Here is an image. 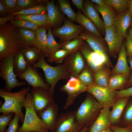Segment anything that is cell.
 Listing matches in <instances>:
<instances>
[{"label": "cell", "instance_id": "6da1fadb", "mask_svg": "<svg viewBox=\"0 0 132 132\" xmlns=\"http://www.w3.org/2000/svg\"><path fill=\"white\" fill-rule=\"evenodd\" d=\"M30 90V88H23L18 91L12 93L5 91L0 88V97L3 98L4 102L0 108V112L7 114L14 113L19 116L20 121L22 123L24 115L22 108L24 107L26 97Z\"/></svg>", "mask_w": 132, "mask_h": 132}, {"label": "cell", "instance_id": "7a4b0ae2", "mask_svg": "<svg viewBox=\"0 0 132 132\" xmlns=\"http://www.w3.org/2000/svg\"><path fill=\"white\" fill-rule=\"evenodd\" d=\"M22 47L16 28L8 22L0 26V61Z\"/></svg>", "mask_w": 132, "mask_h": 132}, {"label": "cell", "instance_id": "3957f363", "mask_svg": "<svg viewBox=\"0 0 132 132\" xmlns=\"http://www.w3.org/2000/svg\"><path fill=\"white\" fill-rule=\"evenodd\" d=\"M45 57L43 55L39 60L32 66L35 68H40L43 70L46 81L50 87V91L53 95L55 87L58 81L62 79H69L71 75L64 63L61 65L52 66L47 63Z\"/></svg>", "mask_w": 132, "mask_h": 132}, {"label": "cell", "instance_id": "277c9868", "mask_svg": "<svg viewBox=\"0 0 132 132\" xmlns=\"http://www.w3.org/2000/svg\"><path fill=\"white\" fill-rule=\"evenodd\" d=\"M24 107L25 112L24 120L17 132H49L34 108L29 92L26 97Z\"/></svg>", "mask_w": 132, "mask_h": 132}, {"label": "cell", "instance_id": "5b68a950", "mask_svg": "<svg viewBox=\"0 0 132 132\" xmlns=\"http://www.w3.org/2000/svg\"><path fill=\"white\" fill-rule=\"evenodd\" d=\"M102 108L94 97L88 95L76 111V120L83 126L90 125Z\"/></svg>", "mask_w": 132, "mask_h": 132}, {"label": "cell", "instance_id": "8992f818", "mask_svg": "<svg viewBox=\"0 0 132 132\" xmlns=\"http://www.w3.org/2000/svg\"><path fill=\"white\" fill-rule=\"evenodd\" d=\"M14 54H12L0 61V77L5 81L6 84L3 89L5 91L11 92L13 88L25 85V82H20L16 78L18 75L14 71L13 61Z\"/></svg>", "mask_w": 132, "mask_h": 132}, {"label": "cell", "instance_id": "52a82bcc", "mask_svg": "<svg viewBox=\"0 0 132 132\" xmlns=\"http://www.w3.org/2000/svg\"><path fill=\"white\" fill-rule=\"evenodd\" d=\"M79 50L86 60L88 66L94 73L105 67L108 63V57L95 51L85 43Z\"/></svg>", "mask_w": 132, "mask_h": 132}, {"label": "cell", "instance_id": "ba28073f", "mask_svg": "<svg viewBox=\"0 0 132 132\" xmlns=\"http://www.w3.org/2000/svg\"><path fill=\"white\" fill-rule=\"evenodd\" d=\"M88 87L82 83L77 77L71 76L66 83L61 87L60 90L66 93L67 97L64 107L66 110L73 103L74 100L80 94L87 91Z\"/></svg>", "mask_w": 132, "mask_h": 132}, {"label": "cell", "instance_id": "9c48e42d", "mask_svg": "<svg viewBox=\"0 0 132 132\" xmlns=\"http://www.w3.org/2000/svg\"><path fill=\"white\" fill-rule=\"evenodd\" d=\"M30 92L34 108L38 114L54 102L49 89L41 87H33Z\"/></svg>", "mask_w": 132, "mask_h": 132}, {"label": "cell", "instance_id": "30bf717a", "mask_svg": "<svg viewBox=\"0 0 132 132\" xmlns=\"http://www.w3.org/2000/svg\"><path fill=\"white\" fill-rule=\"evenodd\" d=\"M76 111H69L61 114L57 118L54 132H78L83 126L76 119Z\"/></svg>", "mask_w": 132, "mask_h": 132}, {"label": "cell", "instance_id": "8fae6325", "mask_svg": "<svg viewBox=\"0 0 132 132\" xmlns=\"http://www.w3.org/2000/svg\"><path fill=\"white\" fill-rule=\"evenodd\" d=\"M115 90L94 85L88 87L87 91L93 96L103 108L112 107L117 98Z\"/></svg>", "mask_w": 132, "mask_h": 132}, {"label": "cell", "instance_id": "7c38bea8", "mask_svg": "<svg viewBox=\"0 0 132 132\" xmlns=\"http://www.w3.org/2000/svg\"><path fill=\"white\" fill-rule=\"evenodd\" d=\"M84 30L80 25L75 24L66 19L61 26L52 30V31L53 35L59 38L63 42L78 37Z\"/></svg>", "mask_w": 132, "mask_h": 132}, {"label": "cell", "instance_id": "4fadbf2b", "mask_svg": "<svg viewBox=\"0 0 132 132\" xmlns=\"http://www.w3.org/2000/svg\"><path fill=\"white\" fill-rule=\"evenodd\" d=\"M18 76L20 79L25 80L28 84L33 88L41 87L50 89L49 85L45 82L37 68L28 64L26 70L23 73L19 74Z\"/></svg>", "mask_w": 132, "mask_h": 132}, {"label": "cell", "instance_id": "5bb4252c", "mask_svg": "<svg viewBox=\"0 0 132 132\" xmlns=\"http://www.w3.org/2000/svg\"><path fill=\"white\" fill-rule=\"evenodd\" d=\"M71 76L77 77L85 66L83 56L79 49L69 55L64 63Z\"/></svg>", "mask_w": 132, "mask_h": 132}, {"label": "cell", "instance_id": "9a60e30c", "mask_svg": "<svg viewBox=\"0 0 132 132\" xmlns=\"http://www.w3.org/2000/svg\"><path fill=\"white\" fill-rule=\"evenodd\" d=\"M58 110V105L54 102L38 114L48 129L51 132L54 131Z\"/></svg>", "mask_w": 132, "mask_h": 132}, {"label": "cell", "instance_id": "2e32d148", "mask_svg": "<svg viewBox=\"0 0 132 132\" xmlns=\"http://www.w3.org/2000/svg\"><path fill=\"white\" fill-rule=\"evenodd\" d=\"M110 108H103L93 122L88 132H103L111 125Z\"/></svg>", "mask_w": 132, "mask_h": 132}, {"label": "cell", "instance_id": "e0dca14e", "mask_svg": "<svg viewBox=\"0 0 132 132\" xmlns=\"http://www.w3.org/2000/svg\"><path fill=\"white\" fill-rule=\"evenodd\" d=\"M105 28L104 39L107 44L109 52L111 54L119 52L123 38L116 33L113 25L110 27L105 26Z\"/></svg>", "mask_w": 132, "mask_h": 132}, {"label": "cell", "instance_id": "ac0fdd59", "mask_svg": "<svg viewBox=\"0 0 132 132\" xmlns=\"http://www.w3.org/2000/svg\"><path fill=\"white\" fill-rule=\"evenodd\" d=\"M78 37L85 41L93 50L108 57L106 48L102 39L87 31H83Z\"/></svg>", "mask_w": 132, "mask_h": 132}, {"label": "cell", "instance_id": "d6986e66", "mask_svg": "<svg viewBox=\"0 0 132 132\" xmlns=\"http://www.w3.org/2000/svg\"><path fill=\"white\" fill-rule=\"evenodd\" d=\"M92 3L89 0L84 1V14L93 23L99 30L105 31L103 21L100 17L98 11Z\"/></svg>", "mask_w": 132, "mask_h": 132}, {"label": "cell", "instance_id": "ffe728a7", "mask_svg": "<svg viewBox=\"0 0 132 132\" xmlns=\"http://www.w3.org/2000/svg\"><path fill=\"white\" fill-rule=\"evenodd\" d=\"M132 21V17L128 9L119 14L113 25L116 32L123 38L125 37L127 31Z\"/></svg>", "mask_w": 132, "mask_h": 132}, {"label": "cell", "instance_id": "44dd1931", "mask_svg": "<svg viewBox=\"0 0 132 132\" xmlns=\"http://www.w3.org/2000/svg\"><path fill=\"white\" fill-rule=\"evenodd\" d=\"M47 13L51 26L55 28L63 20V17L54 0H49L46 4Z\"/></svg>", "mask_w": 132, "mask_h": 132}, {"label": "cell", "instance_id": "7402d4cb", "mask_svg": "<svg viewBox=\"0 0 132 132\" xmlns=\"http://www.w3.org/2000/svg\"><path fill=\"white\" fill-rule=\"evenodd\" d=\"M125 44H122L116 65L112 71L113 74L122 73L130 75V70L127 63Z\"/></svg>", "mask_w": 132, "mask_h": 132}, {"label": "cell", "instance_id": "603a6c76", "mask_svg": "<svg viewBox=\"0 0 132 132\" xmlns=\"http://www.w3.org/2000/svg\"><path fill=\"white\" fill-rule=\"evenodd\" d=\"M94 6L101 15L105 26L113 25L118 16L115 11L110 6L106 4L101 6L97 5Z\"/></svg>", "mask_w": 132, "mask_h": 132}, {"label": "cell", "instance_id": "cb8c5ba5", "mask_svg": "<svg viewBox=\"0 0 132 132\" xmlns=\"http://www.w3.org/2000/svg\"><path fill=\"white\" fill-rule=\"evenodd\" d=\"M48 27H39L35 31V38L33 46L41 51L46 57H49V55L47 47V37L46 31Z\"/></svg>", "mask_w": 132, "mask_h": 132}, {"label": "cell", "instance_id": "d4e9b609", "mask_svg": "<svg viewBox=\"0 0 132 132\" xmlns=\"http://www.w3.org/2000/svg\"><path fill=\"white\" fill-rule=\"evenodd\" d=\"M75 21L82 26L86 31L102 39L99 30L93 23L79 10L76 13Z\"/></svg>", "mask_w": 132, "mask_h": 132}, {"label": "cell", "instance_id": "484cf974", "mask_svg": "<svg viewBox=\"0 0 132 132\" xmlns=\"http://www.w3.org/2000/svg\"><path fill=\"white\" fill-rule=\"evenodd\" d=\"M129 97L118 99L113 106L110 111V120L111 124H114L119 121L122 113L128 102Z\"/></svg>", "mask_w": 132, "mask_h": 132}, {"label": "cell", "instance_id": "4316f807", "mask_svg": "<svg viewBox=\"0 0 132 132\" xmlns=\"http://www.w3.org/2000/svg\"><path fill=\"white\" fill-rule=\"evenodd\" d=\"M13 19L27 20L40 26H51L47 13L30 15H14Z\"/></svg>", "mask_w": 132, "mask_h": 132}, {"label": "cell", "instance_id": "83f0119b", "mask_svg": "<svg viewBox=\"0 0 132 132\" xmlns=\"http://www.w3.org/2000/svg\"><path fill=\"white\" fill-rule=\"evenodd\" d=\"M20 50L27 64L32 66L38 61L44 54L41 51L34 46L22 47Z\"/></svg>", "mask_w": 132, "mask_h": 132}, {"label": "cell", "instance_id": "f1b7e54d", "mask_svg": "<svg viewBox=\"0 0 132 132\" xmlns=\"http://www.w3.org/2000/svg\"><path fill=\"white\" fill-rule=\"evenodd\" d=\"M22 47L34 46L35 38V31L22 28H16Z\"/></svg>", "mask_w": 132, "mask_h": 132}, {"label": "cell", "instance_id": "f546056e", "mask_svg": "<svg viewBox=\"0 0 132 132\" xmlns=\"http://www.w3.org/2000/svg\"><path fill=\"white\" fill-rule=\"evenodd\" d=\"M109 72L105 67L99 69L94 73L95 85L104 88H109Z\"/></svg>", "mask_w": 132, "mask_h": 132}, {"label": "cell", "instance_id": "4dcf8cb0", "mask_svg": "<svg viewBox=\"0 0 132 132\" xmlns=\"http://www.w3.org/2000/svg\"><path fill=\"white\" fill-rule=\"evenodd\" d=\"M13 65L14 72L17 75L23 73L27 68L28 64L24 58L20 49L14 55Z\"/></svg>", "mask_w": 132, "mask_h": 132}, {"label": "cell", "instance_id": "1f68e13d", "mask_svg": "<svg viewBox=\"0 0 132 132\" xmlns=\"http://www.w3.org/2000/svg\"><path fill=\"white\" fill-rule=\"evenodd\" d=\"M130 75L122 73L113 74L110 77L109 88L115 90L127 83Z\"/></svg>", "mask_w": 132, "mask_h": 132}, {"label": "cell", "instance_id": "d6a6232c", "mask_svg": "<svg viewBox=\"0 0 132 132\" xmlns=\"http://www.w3.org/2000/svg\"><path fill=\"white\" fill-rule=\"evenodd\" d=\"M60 10L66 15L68 20L73 22L75 21L76 13L71 7L69 1L66 0H58Z\"/></svg>", "mask_w": 132, "mask_h": 132}, {"label": "cell", "instance_id": "836d02e7", "mask_svg": "<svg viewBox=\"0 0 132 132\" xmlns=\"http://www.w3.org/2000/svg\"><path fill=\"white\" fill-rule=\"evenodd\" d=\"M51 27L47 28V49L49 55L53 54L61 48V44L59 43L55 40L52 33Z\"/></svg>", "mask_w": 132, "mask_h": 132}, {"label": "cell", "instance_id": "e575fe53", "mask_svg": "<svg viewBox=\"0 0 132 132\" xmlns=\"http://www.w3.org/2000/svg\"><path fill=\"white\" fill-rule=\"evenodd\" d=\"M105 4L111 7L119 14L128 9V0H104Z\"/></svg>", "mask_w": 132, "mask_h": 132}, {"label": "cell", "instance_id": "d590c367", "mask_svg": "<svg viewBox=\"0 0 132 132\" xmlns=\"http://www.w3.org/2000/svg\"><path fill=\"white\" fill-rule=\"evenodd\" d=\"M84 40L82 38L78 37L72 40L62 42L61 43V48L72 53L79 49L84 43Z\"/></svg>", "mask_w": 132, "mask_h": 132}, {"label": "cell", "instance_id": "8d00e7d4", "mask_svg": "<svg viewBox=\"0 0 132 132\" xmlns=\"http://www.w3.org/2000/svg\"><path fill=\"white\" fill-rule=\"evenodd\" d=\"M47 12L46 6L38 4L25 10L14 12L11 14L14 15H30L44 13Z\"/></svg>", "mask_w": 132, "mask_h": 132}, {"label": "cell", "instance_id": "74e56055", "mask_svg": "<svg viewBox=\"0 0 132 132\" xmlns=\"http://www.w3.org/2000/svg\"><path fill=\"white\" fill-rule=\"evenodd\" d=\"M89 68L86 65L81 73L77 77L83 84L89 87L95 85L94 76H93Z\"/></svg>", "mask_w": 132, "mask_h": 132}, {"label": "cell", "instance_id": "f35d334b", "mask_svg": "<svg viewBox=\"0 0 132 132\" xmlns=\"http://www.w3.org/2000/svg\"><path fill=\"white\" fill-rule=\"evenodd\" d=\"M71 53H72L70 52L61 48L50 55L47 58V61L50 63L54 62L57 63H61Z\"/></svg>", "mask_w": 132, "mask_h": 132}, {"label": "cell", "instance_id": "ab89813d", "mask_svg": "<svg viewBox=\"0 0 132 132\" xmlns=\"http://www.w3.org/2000/svg\"><path fill=\"white\" fill-rule=\"evenodd\" d=\"M15 28H22L35 31L40 26L30 21L23 20L12 19L9 21Z\"/></svg>", "mask_w": 132, "mask_h": 132}, {"label": "cell", "instance_id": "60d3db41", "mask_svg": "<svg viewBox=\"0 0 132 132\" xmlns=\"http://www.w3.org/2000/svg\"><path fill=\"white\" fill-rule=\"evenodd\" d=\"M38 4L36 0H17L14 12L25 10Z\"/></svg>", "mask_w": 132, "mask_h": 132}, {"label": "cell", "instance_id": "b9f144b4", "mask_svg": "<svg viewBox=\"0 0 132 132\" xmlns=\"http://www.w3.org/2000/svg\"><path fill=\"white\" fill-rule=\"evenodd\" d=\"M13 114V113L7 114H3L0 115V131L4 132L6 130V127L12 119Z\"/></svg>", "mask_w": 132, "mask_h": 132}, {"label": "cell", "instance_id": "7bdbcfd3", "mask_svg": "<svg viewBox=\"0 0 132 132\" xmlns=\"http://www.w3.org/2000/svg\"><path fill=\"white\" fill-rule=\"evenodd\" d=\"M5 8L7 14H11L14 12L17 0H0Z\"/></svg>", "mask_w": 132, "mask_h": 132}, {"label": "cell", "instance_id": "ee69618b", "mask_svg": "<svg viewBox=\"0 0 132 132\" xmlns=\"http://www.w3.org/2000/svg\"><path fill=\"white\" fill-rule=\"evenodd\" d=\"M20 118L18 116L14 114L12 119L9 124V126L6 130L7 132H17L19 127V121Z\"/></svg>", "mask_w": 132, "mask_h": 132}, {"label": "cell", "instance_id": "f6af8a7d", "mask_svg": "<svg viewBox=\"0 0 132 132\" xmlns=\"http://www.w3.org/2000/svg\"><path fill=\"white\" fill-rule=\"evenodd\" d=\"M117 98H120L132 96V86L127 89L116 91Z\"/></svg>", "mask_w": 132, "mask_h": 132}, {"label": "cell", "instance_id": "bcb514c9", "mask_svg": "<svg viewBox=\"0 0 132 132\" xmlns=\"http://www.w3.org/2000/svg\"><path fill=\"white\" fill-rule=\"evenodd\" d=\"M110 127L114 132H132V126H131L122 128L111 125Z\"/></svg>", "mask_w": 132, "mask_h": 132}, {"label": "cell", "instance_id": "7dc6e473", "mask_svg": "<svg viewBox=\"0 0 132 132\" xmlns=\"http://www.w3.org/2000/svg\"><path fill=\"white\" fill-rule=\"evenodd\" d=\"M125 44L127 57L132 56V40L126 38Z\"/></svg>", "mask_w": 132, "mask_h": 132}, {"label": "cell", "instance_id": "c3c4849f", "mask_svg": "<svg viewBox=\"0 0 132 132\" xmlns=\"http://www.w3.org/2000/svg\"><path fill=\"white\" fill-rule=\"evenodd\" d=\"M125 120L127 122H132V102L126 110L124 115Z\"/></svg>", "mask_w": 132, "mask_h": 132}, {"label": "cell", "instance_id": "681fc988", "mask_svg": "<svg viewBox=\"0 0 132 132\" xmlns=\"http://www.w3.org/2000/svg\"><path fill=\"white\" fill-rule=\"evenodd\" d=\"M73 4L78 9L82 11L83 13L84 12V0H72Z\"/></svg>", "mask_w": 132, "mask_h": 132}, {"label": "cell", "instance_id": "f907efd6", "mask_svg": "<svg viewBox=\"0 0 132 132\" xmlns=\"http://www.w3.org/2000/svg\"><path fill=\"white\" fill-rule=\"evenodd\" d=\"M14 15L12 14L8 15L6 16H2L0 18V25L4 24L8 21L13 19Z\"/></svg>", "mask_w": 132, "mask_h": 132}, {"label": "cell", "instance_id": "816d5d0a", "mask_svg": "<svg viewBox=\"0 0 132 132\" xmlns=\"http://www.w3.org/2000/svg\"><path fill=\"white\" fill-rule=\"evenodd\" d=\"M128 61L131 66L132 72V56L128 57ZM127 86L128 87L132 86V73L131 77L127 83Z\"/></svg>", "mask_w": 132, "mask_h": 132}, {"label": "cell", "instance_id": "f5cc1de1", "mask_svg": "<svg viewBox=\"0 0 132 132\" xmlns=\"http://www.w3.org/2000/svg\"><path fill=\"white\" fill-rule=\"evenodd\" d=\"M7 14L6 11L4 6L2 2L0 0V14L3 16Z\"/></svg>", "mask_w": 132, "mask_h": 132}, {"label": "cell", "instance_id": "db71d44e", "mask_svg": "<svg viewBox=\"0 0 132 132\" xmlns=\"http://www.w3.org/2000/svg\"><path fill=\"white\" fill-rule=\"evenodd\" d=\"M125 37L132 40V25L130 26L127 30Z\"/></svg>", "mask_w": 132, "mask_h": 132}, {"label": "cell", "instance_id": "11a10c76", "mask_svg": "<svg viewBox=\"0 0 132 132\" xmlns=\"http://www.w3.org/2000/svg\"><path fill=\"white\" fill-rule=\"evenodd\" d=\"M91 1L100 6H102L105 4V0H91Z\"/></svg>", "mask_w": 132, "mask_h": 132}, {"label": "cell", "instance_id": "9f6ffc18", "mask_svg": "<svg viewBox=\"0 0 132 132\" xmlns=\"http://www.w3.org/2000/svg\"><path fill=\"white\" fill-rule=\"evenodd\" d=\"M128 10H129L132 17V0H128Z\"/></svg>", "mask_w": 132, "mask_h": 132}, {"label": "cell", "instance_id": "6f0895ef", "mask_svg": "<svg viewBox=\"0 0 132 132\" xmlns=\"http://www.w3.org/2000/svg\"><path fill=\"white\" fill-rule=\"evenodd\" d=\"M88 130L87 126H85L78 132H87Z\"/></svg>", "mask_w": 132, "mask_h": 132}, {"label": "cell", "instance_id": "680465c9", "mask_svg": "<svg viewBox=\"0 0 132 132\" xmlns=\"http://www.w3.org/2000/svg\"><path fill=\"white\" fill-rule=\"evenodd\" d=\"M111 129L110 127L107 129L106 130L104 131L103 132H112L111 131Z\"/></svg>", "mask_w": 132, "mask_h": 132}, {"label": "cell", "instance_id": "91938a15", "mask_svg": "<svg viewBox=\"0 0 132 132\" xmlns=\"http://www.w3.org/2000/svg\"><path fill=\"white\" fill-rule=\"evenodd\" d=\"M0 132H7V131H6V130L5 131H4V132H2V131H0Z\"/></svg>", "mask_w": 132, "mask_h": 132}, {"label": "cell", "instance_id": "94428289", "mask_svg": "<svg viewBox=\"0 0 132 132\" xmlns=\"http://www.w3.org/2000/svg\"><path fill=\"white\" fill-rule=\"evenodd\" d=\"M132 21L130 24V26H132Z\"/></svg>", "mask_w": 132, "mask_h": 132}, {"label": "cell", "instance_id": "6125c7cd", "mask_svg": "<svg viewBox=\"0 0 132 132\" xmlns=\"http://www.w3.org/2000/svg\"></svg>", "mask_w": 132, "mask_h": 132}]
</instances>
